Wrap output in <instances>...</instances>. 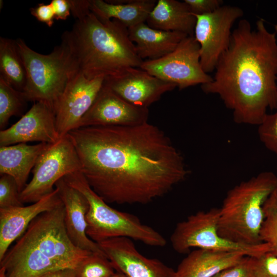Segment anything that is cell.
Instances as JSON below:
<instances>
[{
    "label": "cell",
    "mask_w": 277,
    "mask_h": 277,
    "mask_svg": "<svg viewBox=\"0 0 277 277\" xmlns=\"http://www.w3.org/2000/svg\"><path fill=\"white\" fill-rule=\"evenodd\" d=\"M104 81L103 77L88 79L78 71L68 82L54 107L60 138L78 128L81 120L93 104Z\"/></svg>",
    "instance_id": "12"
},
{
    "label": "cell",
    "mask_w": 277,
    "mask_h": 277,
    "mask_svg": "<svg viewBox=\"0 0 277 277\" xmlns=\"http://www.w3.org/2000/svg\"><path fill=\"white\" fill-rule=\"evenodd\" d=\"M140 68L175 84L180 90L201 85L212 80L202 68L200 45L194 36L183 39L172 52L161 58L144 61Z\"/></svg>",
    "instance_id": "10"
},
{
    "label": "cell",
    "mask_w": 277,
    "mask_h": 277,
    "mask_svg": "<svg viewBox=\"0 0 277 277\" xmlns=\"http://www.w3.org/2000/svg\"><path fill=\"white\" fill-rule=\"evenodd\" d=\"M14 179L8 174H1L0 208L24 206Z\"/></svg>",
    "instance_id": "28"
},
{
    "label": "cell",
    "mask_w": 277,
    "mask_h": 277,
    "mask_svg": "<svg viewBox=\"0 0 277 277\" xmlns=\"http://www.w3.org/2000/svg\"><path fill=\"white\" fill-rule=\"evenodd\" d=\"M245 256L241 252L197 249L188 253L175 271L177 277H213L236 264Z\"/></svg>",
    "instance_id": "19"
},
{
    "label": "cell",
    "mask_w": 277,
    "mask_h": 277,
    "mask_svg": "<svg viewBox=\"0 0 277 277\" xmlns=\"http://www.w3.org/2000/svg\"><path fill=\"white\" fill-rule=\"evenodd\" d=\"M255 277H277V255L271 251L251 256Z\"/></svg>",
    "instance_id": "30"
},
{
    "label": "cell",
    "mask_w": 277,
    "mask_h": 277,
    "mask_svg": "<svg viewBox=\"0 0 277 277\" xmlns=\"http://www.w3.org/2000/svg\"><path fill=\"white\" fill-rule=\"evenodd\" d=\"M243 14L241 8L231 5H222L207 14H193L196 18L194 37L200 45V63L206 73L214 71L229 45L232 26Z\"/></svg>",
    "instance_id": "11"
},
{
    "label": "cell",
    "mask_w": 277,
    "mask_h": 277,
    "mask_svg": "<svg viewBox=\"0 0 277 277\" xmlns=\"http://www.w3.org/2000/svg\"><path fill=\"white\" fill-rule=\"evenodd\" d=\"M71 13L77 19L87 15L91 11L89 0H68Z\"/></svg>",
    "instance_id": "35"
},
{
    "label": "cell",
    "mask_w": 277,
    "mask_h": 277,
    "mask_svg": "<svg viewBox=\"0 0 277 277\" xmlns=\"http://www.w3.org/2000/svg\"><path fill=\"white\" fill-rule=\"evenodd\" d=\"M63 203L44 212L0 261L5 277H38L52 270L77 269L93 253L75 246L65 227Z\"/></svg>",
    "instance_id": "3"
},
{
    "label": "cell",
    "mask_w": 277,
    "mask_h": 277,
    "mask_svg": "<svg viewBox=\"0 0 277 277\" xmlns=\"http://www.w3.org/2000/svg\"><path fill=\"white\" fill-rule=\"evenodd\" d=\"M103 85L128 103L146 108L159 101L163 94L176 87L173 83L135 67L127 68L116 76L104 78Z\"/></svg>",
    "instance_id": "14"
},
{
    "label": "cell",
    "mask_w": 277,
    "mask_h": 277,
    "mask_svg": "<svg viewBox=\"0 0 277 277\" xmlns=\"http://www.w3.org/2000/svg\"><path fill=\"white\" fill-rule=\"evenodd\" d=\"M81 163L68 134L50 144L38 158L31 180L20 193L23 203H34L53 192L55 183L65 175L81 171Z\"/></svg>",
    "instance_id": "9"
},
{
    "label": "cell",
    "mask_w": 277,
    "mask_h": 277,
    "mask_svg": "<svg viewBox=\"0 0 277 277\" xmlns=\"http://www.w3.org/2000/svg\"><path fill=\"white\" fill-rule=\"evenodd\" d=\"M55 186L65 207L66 229L72 243L84 250L104 253L98 244L86 234V216L89 207L86 197L63 178L58 180Z\"/></svg>",
    "instance_id": "18"
},
{
    "label": "cell",
    "mask_w": 277,
    "mask_h": 277,
    "mask_svg": "<svg viewBox=\"0 0 277 277\" xmlns=\"http://www.w3.org/2000/svg\"><path fill=\"white\" fill-rule=\"evenodd\" d=\"M27 102L23 92L16 90L0 77L1 130L7 125L11 116L21 114Z\"/></svg>",
    "instance_id": "25"
},
{
    "label": "cell",
    "mask_w": 277,
    "mask_h": 277,
    "mask_svg": "<svg viewBox=\"0 0 277 277\" xmlns=\"http://www.w3.org/2000/svg\"><path fill=\"white\" fill-rule=\"evenodd\" d=\"M62 42L78 71L90 80L116 76L127 68H140L144 61L125 25L114 19L102 20L91 11L63 33Z\"/></svg>",
    "instance_id": "4"
},
{
    "label": "cell",
    "mask_w": 277,
    "mask_h": 277,
    "mask_svg": "<svg viewBox=\"0 0 277 277\" xmlns=\"http://www.w3.org/2000/svg\"><path fill=\"white\" fill-rule=\"evenodd\" d=\"M255 25L239 21L212 81L201 87L220 97L235 123L258 126L268 109H277V41L263 19Z\"/></svg>",
    "instance_id": "2"
},
{
    "label": "cell",
    "mask_w": 277,
    "mask_h": 277,
    "mask_svg": "<svg viewBox=\"0 0 277 277\" xmlns=\"http://www.w3.org/2000/svg\"><path fill=\"white\" fill-rule=\"evenodd\" d=\"M32 15L38 21L45 24L49 27H51L54 22L55 15L50 3L38 4L37 6L30 9Z\"/></svg>",
    "instance_id": "33"
},
{
    "label": "cell",
    "mask_w": 277,
    "mask_h": 277,
    "mask_svg": "<svg viewBox=\"0 0 277 277\" xmlns=\"http://www.w3.org/2000/svg\"><path fill=\"white\" fill-rule=\"evenodd\" d=\"M148 114V108L128 103L103 85L93 104L81 120L78 128L137 125L147 122Z\"/></svg>",
    "instance_id": "16"
},
{
    "label": "cell",
    "mask_w": 277,
    "mask_h": 277,
    "mask_svg": "<svg viewBox=\"0 0 277 277\" xmlns=\"http://www.w3.org/2000/svg\"><path fill=\"white\" fill-rule=\"evenodd\" d=\"M156 2L155 0H89V8L100 19H116L128 29L146 23Z\"/></svg>",
    "instance_id": "22"
},
{
    "label": "cell",
    "mask_w": 277,
    "mask_h": 277,
    "mask_svg": "<svg viewBox=\"0 0 277 277\" xmlns=\"http://www.w3.org/2000/svg\"><path fill=\"white\" fill-rule=\"evenodd\" d=\"M16 41L27 73L23 91L26 100L45 102L54 109L67 84L79 71L69 49L62 42L51 52L43 54L30 48L23 39Z\"/></svg>",
    "instance_id": "7"
},
{
    "label": "cell",
    "mask_w": 277,
    "mask_h": 277,
    "mask_svg": "<svg viewBox=\"0 0 277 277\" xmlns=\"http://www.w3.org/2000/svg\"><path fill=\"white\" fill-rule=\"evenodd\" d=\"M0 277H5L4 269L1 267H0Z\"/></svg>",
    "instance_id": "39"
},
{
    "label": "cell",
    "mask_w": 277,
    "mask_h": 277,
    "mask_svg": "<svg viewBox=\"0 0 277 277\" xmlns=\"http://www.w3.org/2000/svg\"><path fill=\"white\" fill-rule=\"evenodd\" d=\"M220 208L200 211L179 222L170 236L173 250L180 254L188 253L193 248L217 251L241 252L249 256H258L272 252L266 243L249 245L223 238L219 232Z\"/></svg>",
    "instance_id": "8"
},
{
    "label": "cell",
    "mask_w": 277,
    "mask_h": 277,
    "mask_svg": "<svg viewBox=\"0 0 277 277\" xmlns=\"http://www.w3.org/2000/svg\"><path fill=\"white\" fill-rule=\"evenodd\" d=\"M68 134L79 156L81 172L107 203L148 204L189 174L170 138L148 122L80 127Z\"/></svg>",
    "instance_id": "1"
},
{
    "label": "cell",
    "mask_w": 277,
    "mask_h": 277,
    "mask_svg": "<svg viewBox=\"0 0 277 277\" xmlns=\"http://www.w3.org/2000/svg\"><path fill=\"white\" fill-rule=\"evenodd\" d=\"M78 277H110L116 270L104 253H92L78 267Z\"/></svg>",
    "instance_id": "26"
},
{
    "label": "cell",
    "mask_w": 277,
    "mask_h": 277,
    "mask_svg": "<svg viewBox=\"0 0 277 277\" xmlns=\"http://www.w3.org/2000/svg\"><path fill=\"white\" fill-rule=\"evenodd\" d=\"M0 77L16 90L24 91L27 73L16 39L0 37Z\"/></svg>",
    "instance_id": "24"
},
{
    "label": "cell",
    "mask_w": 277,
    "mask_h": 277,
    "mask_svg": "<svg viewBox=\"0 0 277 277\" xmlns=\"http://www.w3.org/2000/svg\"><path fill=\"white\" fill-rule=\"evenodd\" d=\"M50 144L19 143L0 147V174L12 176L21 193L38 158Z\"/></svg>",
    "instance_id": "21"
},
{
    "label": "cell",
    "mask_w": 277,
    "mask_h": 277,
    "mask_svg": "<svg viewBox=\"0 0 277 277\" xmlns=\"http://www.w3.org/2000/svg\"><path fill=\"white\" fill-rule=\"evenodd\" d=\"M60 139L53 108L44 102L34 103L15 124L0 131V146L29 142L54 144Z\"/></svg>",
    "instance_id": "15"
},
{
    "label": "cell",
    "mask_w": 277,
    "mask_h": 277,
    "mask_svg": "<svg viewBox=\"0 0 277 277\" xmlns=\"http://www.w3.org/2000/svg\"><path fill=\"white\" fill-rule=\"evenodd\" d=\"M265 204L277 207V183Z\"/></svg>",
    "instance_id": "37"
},
{
    "label": "cell",
    "mask_w": 277,
    "mask_h": 277,
    "mask_svg": "<svg viewBox=\"0 0 277 277\" xmlns=\"http://www.w3.org/2000/svg\"><path fill=\"white\" fill-rule=\"evenodd\" d=\"M275 32L277 33V25L275 26L274 27Z\"/></svg>",
    "instance_id": "40"
},
{
    "label": "cell",
    "mask_w": 277,
    "mask_h": 277,
    "mask_svg": "<svg viewBox=\"0 0 277 277\" xmlns=\"http://www.w3.org/2000/svg\"><path fill=\"white\" fill-rule=\"evenodd\" d=\"M86 197L89 205L86 216V234L94 242L117 237L140 241L149 246L162 247L166 240L157 231L142 223L136 216L116 210L108 205L90 187L81 172L63 177Z\"/></svg>",
    "instance_id": "6"
},
{
    "label": "cell",
    "mask_w": 277,
    "mask_h": 277,
    "mask_svg": "<svg viewBox=\"0 0 277 277\" xmlns=\"http://www.w3.org/2000/svg\"><path fill=\"white\" fill-rule=\"evenodd\" d=\"M62 203L55 188L50 194L29 206L0 208V261L12 243L23 234L36 216Z\"/></svg>",
    "instance_id": "17"
},
{
    "label": "cell",
    "mask_w": 277,
    "mask_h": 277,
    "mask_svg": "<svg viewBox=\"0 0 277 277\" xmlns=\"http://www.w3.org/2000/svg\"><path fill=\"white\" fill-rule=\"evenodd\" d=\"M263 209L265 219L260 232V240L268 244L272 252L277 255V207L265 204Z\"/></svg>",
    "instance_id": "27"
},
{
    "label": "cell",
    "mask_w": 277,
    "mask_h": 277,
    "mask_svg": "<svg viewBox=\"0 0 277 277\" xmlns=\"http://www.w3.org/2000/svg\"><path fill=\"white\" fill-rule=\"evenodd\" d=\"M129 36L134 43L138 55L144 61L161 58L172 52L185 33L166 31L150 27L146 23L129 28Z\"/></svg>",
    "instance_id": "20"
},
{
    "label": "cell",
    "mask_w": 277,
    "mask_h": 277,
    "mask_svg": "<svg viewBox=\"0 0 277 277\" xmlns=\"http://www.w3.org/2000/svg\"><path fill=\"white\" fill-rule=\"evenodd\" d=\"M38 277H78L76 269L62 268L52 270Z\"/></svg>",
    "instance_id": "36"
},
{
    "label": "cell",
    "mask_w": 277,
    "mask_h": 277,
    "mask_svg": "<svg viewBox=\"0 0 277 277\" xmlns=\"http://www.w3.org/2000/svg\"><path fill=\"white\" fill-rule=\"evenodd\" d=\"M97 244L115 270L128 277H177L173 268L141 254L131 239L113 238Z\"/></svg>",
    "instance_id": "13"
},
{
    "label": "cell",
    "mask_w": 277,
    "mask_h": 277,
    "mask_svg": "<svg viewBox=\"0 0 277 277\" xmlns=\"http://www.w3.org/2000/svg\"><path fill=\"white\" fill-rule=\"evenodd\" d=\"M276 183L274 173L264 171L231 189L220 208L219 234L240 244L262 243L260 232L265 219L263 207Z\"/></svg>",
    "instance_id": "5"
},
{
    "label": "cell",
    "mask_w": 277,
    "mask_h": 277,
    "mask_svg": "<svg viewBox=\"0 0 277 277\" xmlns=\"http://www.w3.org/2000/svg\"><path fill=\"white\" fill-rule=\"evenodd\" d=\"M213 277H255L251 266V256H245L240 262Z\"/></svg>",
    "instance_id": "31"
},
{
    "label": "cell",
    "mask_w": 277,
    "mask_h": 277,
    "mask_svg": "<svg viewBox=\"0 0 277 277\" xmlns=\"http://www.w3.org/2000/svg\"><path fill=\"white\" fill-rule=\"evenodd\" d=\"M191 13L202 15L213 12L223 5L221 0H184Z\"/></svg>",
    "instance_id": "32"
},
{
    "label": "cell",
    "mask_w": 277,
    "mask_h": 277,
    "mask_svg": "<svg viewBox=\"0 0 277 277\" xmlns=\"http://www.w3.org/2000/svg\"><path fill=\"white\" fill-rule=\"evenodd\" d=\"M196 18L184 1L159 0L146 21L151 28L194 36Z\"/></svg>",
    "instance_id": "23"
},
{
    "label": "cell",
    "mask_w": 277,
    "mask_h": 277,
    "mask_svg": "<svg viewBox=\"0 0 277 277\" xmlns=\"http://www.w3.org/2000/svg\"><path fill=\"white\" fill-rule=\"evenodd\" d=\"M258 135L264 146L277 155V109L265 115L258 125Z\"/></svg>",
    "instance_id": "29"
},
{
    "label": "cell",
    "mask_w": 277,
    "mask_h": 277,
    "mask_svg": "<svg viewBox=\"0 0 277 277\" xmlns=\"http://www.w3.org/2000/svg\"><path fill=\"white\" fill-rule=\"evenodd\" d=\"M110 277H128V276L123 272L116 271L115 273L113 275H112Z\"/></svg>",
    "instance_id": "38"
},
{
    "label": "cell",
    "mask_w": 277,
    "mask_h": 277,
    "mask_svg": "<svg viewBox=\"0 0 277 277\" xmlns=\"http://www.w3.org/2000/svg\"><path fill=\"white\" fill-rule=\"evenodd\" d=\"M50 3L52 7L55 19L66 20L70 16L71 11L68 0H52Z\"/></svg>",
    "instance_id": "34"
}]
</instances>
